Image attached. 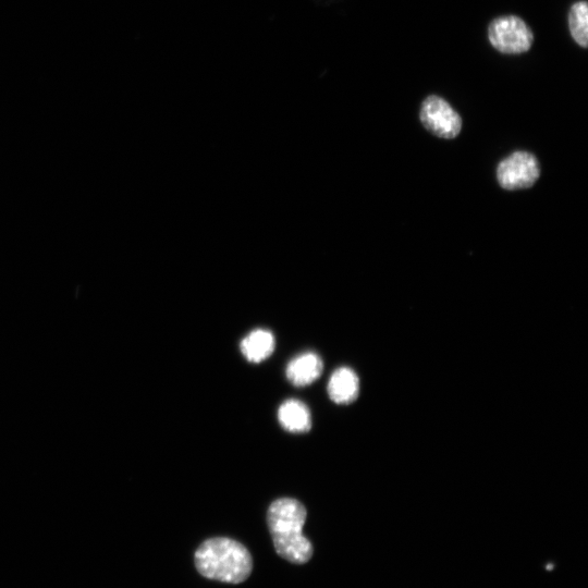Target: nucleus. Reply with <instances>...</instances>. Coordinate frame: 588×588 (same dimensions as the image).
I'll return each mask as SVG.
<instances>
[{
  "label": "nucleus",
  "instance_id": "f257e3e1",
  "mask_svg": "<svg viewBox=\"0 0 588 588\" xmlns=\"http://www.w3.org/2000/svg\"><path fill=\"white\" fill-rule=\"evenodd\" d=\"M306 517L305 507L292 498L275 500L267 512L268 528L277 554L293 565H304L313 557L312 543L303 535Z\"/></svg>",
  "mask_w": 588,
  "mask_h": 588
},
{
  "label": "nucleus",
  "instance_id": "f03ea898",
  "mask_svg": "<svg viewBox=\"0 0 588 588\" xmlns=\"http://www.w3.org/2000/svg\"><path fill=\"white\" fill-rule=\"evenodd\" d=\"M195 567L206 579L240 584L249 579L253 559L247 547L235 539L215 537L195 551Z\"/></svg>",
  "mask_w": 588,
  "mask_h": 588
},
{
  "label": "nucleus",
  "instance_id": "7ed1b4c3",
  "mask_svg": "<svg viewBox=\"0 0 588 588\" xmlns=\"http://www.w3.org/2000/svg\"><path fill=\"white\" fill-rule=\"evenodd\" d=\"M488 40L501 54L520 55L530 51L534 34L522 18L501 16L489 23Z\"/></svg>",
  "mask_w": 588,
  "mask_h": 588
},
{
  "label": "nucleus",
  "instance_id": "20e7f679",
  "mask_svg": "<svg viewBox=\"0 0 588 588\" xmlns=\"http://www.w3.org/2000/svg\"><path fill=\"white\" fill-rule=\"evenodd\" d=\"M423 126L441 139H455L462 129V119L443 97L431 95L421 106Z\"/></svg>",
  "mask_w": 588,
  "mask_h": 588
},
{
  "label": "nucleus",
  "instance_id": "39448f33",
  "mask_svg": "<svg viewBox=\"0 0 588 588\" xmlns=\"http://www.w3.org/2000/svg\"><path fill=\"white\" fill-rule=\"evenodd\" d=\"M541 175L537 159L528 152H516L504 159L497 169L499 185L510 191L528 189Z\"/></svg>",
  "mask_w": 588,
  "mask_h": 588
},
{
  "label": "nucleus",
  "instance_id": "423d86ee",
  "mask_svg": "<svg viewBox=\"0 0 588 588\" xmlns=\"http://www.w3.org/2000/svg\"><path fill=\"white\" fill-rule=\"evenodd\" d=\"M323 361L316 353L306 352L294 358L287 366V377L294 386L313 384L323 373Z\"/></svg>",
  "mask_w": 588,
  "mask_h": 588
},
{
  "label": "nucleus",
  "instance_id": "0eeeda50",
  "mask_svg": "<svg viewBox=\"0 0 588 588\" xmlns=\"http://www.w3.org/2000/svg\"><path fill=\"white\" fill-rule=\"evenodd\" d=\"M359 377L349 367H340L329 379L328 395L337 404H349L359 397Z\"/></svg>",
  "mask_w": 588,
  "mask_h": 588
},
{
  "label": "nucleus",
  "instance_id": "6e6552de",
  "mask_svg": "<svg viewBox=\"0 0 588 588\" xmlns=\"http://www.w3.org/2000/svg\"><path fill=\"white\" fill-rule=\"evenodd\" d=\"M278 420L286 431L293 434L308 433L312 427L310 410L299 400H288L281 404Z\"/></svg>",
  "mask_w": 588,
  "mask_h": 588
},
{
  "label": "nucleus",
  "instance_id": "1a4fd4ad",
  "mask_svg": "<svg viewBox=\"0 0 588 588\" xmlns=\"http://www.w3.org/2000/svg\"><path fill=\"white\" fill-rule=\"evenodd\" d=\"M275 337L265 329L253 330L241 342V352L251 363H261L275 351Z\"/></svg>",
  "mask_w": 588,
  "mask_h": 588
},
{
  "label": "nucleus",
  "instance_id": "9d476101",
  "mask_svg": "<svg viewBox=\"0 0 588 588\" xmlns=\"http://www.w3.org/2000/svg\"><path fill=\"white\" fill-rule=\"evenodd\" d=\"M569 30L572 38L583 48L588 46V5L586 0L572 5L569 11Z\"/></svg>",
  "mask_w": 588,
  "mask_h": 588
}]
</instances>
